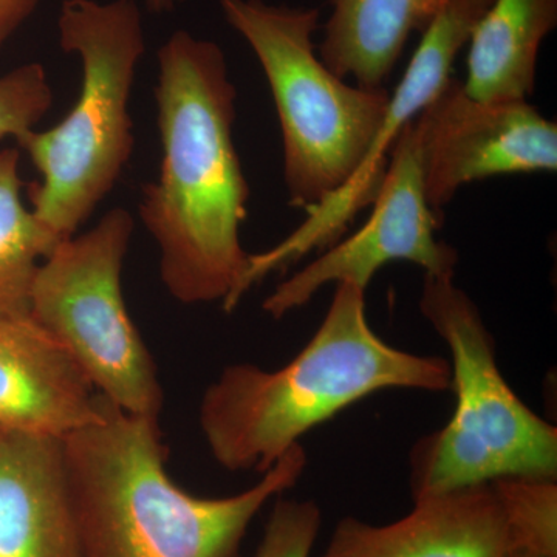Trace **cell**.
<instances>
[{"instance_id":"6da1fadb","label":"cell","mask_w":557,"mask_h":557,"mask_svg":"<svg viewBox=\"0 0 557 557\" xmlns=\"http://www.w3.org/2000/svg\"><path fill=\"white\" fill-rule=\"evenodd\" d=\"M161 166L139 218L159 245L164 288L185 306L223 302L249 255L242 247L249 186L233 139L236 87L215 42L178 30L159 50Z\"/></svg>"},{"instance_id":"7a4b0ae2","label":"cell","mask_w":557,"mask_h":557,"mask_svg":"<svg viewBox=\"0 0 557 557\" xmlns=\"http://www.w3.org/2000/svg\"><path fill=\"white\" fill-rule=\"evenodd\" d=\"M79 557H240L249 525L307 469L296 445L259 482L228 497H199L168 474L159 418L102 397L100 417L61 438Z\"/></svg>"},{"instance_id":"3957f363","label":"cell","mask_w":557,"mask_h":557,"mask_svg":"<svg viewBox=\"0 0 557 557\" xmlns=\"http://www.w3.org/2000/svg\"><path fill=\"white\" fill-rule=\"evenodd\" d=\"M387 388L450 391L449 361L387 344L370 327L366 289L338 284L321 325L292 361L276 370L239 362L209 384L199 424L215 463L263 474L311 429Z\"/></svg>"},{"instance_id":"277c9868","label":"cell","mask_w":557,"mask_h":557,"mask_svg":"<svg viewBox=\"0 0 557 557\" xmlns=\"http://www.w3.org/2000/svg\"><path fill=\"white\" fill-rule=\"evenodd\" d=\"M61 49L83 64L75 108L58 126L17 141L39 171L30 188L33 214L51 237L75 236L112 190L134 150L129 100L145 53V28L135 0H64Z\"/></svg>"},{"instance_id":"5b68a950","label":"cell","mask_w":557,"mask_h":557,"mask_svg":"<svg viewBox=\"0 0 557 557\" xmlns=\"http://www.w3.org/2000/svg\"><path fill=\"white\" fill-rule=\"evenodd\" d=\"M456 274H424L420 311L450 351L456 410L409 456L412 498L504 478L557 479V429L512 391L496 343Z\"/></svg>"},{"instance_id":"8992f818","label":"cell","mask_w":557,"mask_h":557,"mask_svg":"<svg viewBox=\"0 0 557 557\" xmlns=\"http://www.w3.org/2000/svg\"><path fill=\"white\" fill-rule=\"evenodd\" d=\"M269 79L284 139L289 203L309 211L357 174L379 137L391 94L350 86L314 51L321 11L219 0Z\"/></svg>"},{"instance_id":"52a82bcc","label":"cell","mask_w":557,"mask_h":557,"mask_svg":"<svg viewBox=\"0 0 557 557\" xmlns=\"http://www.w3.org/2000/svg\"><path fill=\"white\" fill-rule=\"evenodd\" d=\"M134 228L131 212L115 208L87 233L61 242L40 262L30 317L67 350L98 395L134 416L160 418L159 372L121 288Z\"/></svg>"},{"instance_id":"ba28073f","label":"cell","mask_w":557,"mask_h":557,"mask_svg":"<svg viewBox=\"0 0 557 557\" xmlns=\"http://www.w3.org/2000/svg\"><path fill=\"white\" fill-rule=\"evenodd\" d=\"M372 205L368 223L354 236L332 245L277 285L262 306L269 317H287L329 284L368 289L373 276L392 262L416 263L424 274L435 276L456 274L457 249L435 237L443 215L428 205L413 120L403 127L392 149L386 175Z\"/></svg>"},{"instance_id":"9c48e42d","label":"cell","mask_w":557,"mask_h":557,"mask_svg":"<svg viewBox=\"0 0 557 557\" xmlns=\"http://www.w3.org/2000/svg\"><path fill=\"white\" fill-rule=\"evenodd\" d=\"M491 3L493 0H448L445 3L438 16L421 35L420 46L405 76L391 94L379 137L357 174L330 199L309 209V219L287 239L269 251L249 255L247 270L234 289L237 299L244 298L249 289L273 271L298 262L313 249L335 245L358 212L375 201L386 175L388 157L403 127L417 119L418 113L426 108L450 78L458 53L468 46L472 30Z\"/></svg>"},{"instance_id":"30bf717a","label":"cell","mask_w":557,"mask_h":557,"mask_svg":"<svg viewBox=\"0 0 557 557\" xmlns=\"http://www.w3.org/2000/svg\"><path fill=\"white\" fill-rule=\"evenodd\" d=\"M424 194L432 211L461 186L497 175L557 171V124L528 101L485 102L450 78L416 120Z\"/></svg>"},{"instance_id":"8fae6325","label":"cell","mask_w":557,"mask_h":557,"mask_svg":"<svg viewBox=\"0 0 557 557\" xmlns=\"http://www.w3.org/2000/svg\"><path fill=\"white\" fill-rule=\"evenodd\" d=\"M102 397L30 314L0 311V432L64 438L100 417Z\"/></svg>"},{"instance_id":"7c38bea8","label":"cell","mask_w":557,"mask_h":557,"mask_svg":"<svg viewBox=\"0 0 557 557\" xmlns=\"http://www.w3.org/2000/svg\"><path fill=\"white\" fill-rule=\"evenodd\" d=\"M508 549L496 491L483 483L413 498L412 511L387 525L341 519L319 557H504Z\"/></svg>"},{"instance_id":"4fadbf2b","label":"cell","mask_w":557,"mask_h":557,"mask_svg":"<svg viewBox=\"0 0 557 557\" xmlns=\"http://www.w3.org/2000/svg\"><path fill=\"white\" fill-rule=\"evenodd\" d=\"M0 557H79L61 438L0 432Z\"/></svg>"},{"instance_id":"5bb4252c","label":"cell","mask_w":557,"mask_h":557,"mask_svg":"<svg viewBox=\"0 0 557 557\" xmlns=\"http://www.w3.org/2000/svg\"><path fill=\"white\" fill-rule=\"evenodd\" d=\"M448 0H330L319 60L362 89H384L413 32L428 30Z\"/></svg>"},{"instance_id":"9a60e30c","label":"cell","mask_w":557,"mask_h":557,"mask_svg":"<svg viewBox=\"0 0 557 557\" xmlns=\"http://www.w3.org/2000/svg\"><path fill=\"white\" fill-rule=\"evenodd\" d=\"M557 27V0H493L469 38L463 89L485 102L528 101L539 53Z\"/></svg>"},{"instance_id":"2e32d148","label":"cell","mask_w":557,"mask_h":557,"mask_svg":"<svg viewBox=\"0 0 557 557\" xmlns=\"http://www.w3.org/2000/svg\"><path fill=\"white\" fill-rule=\"evenodd\" d=\"M20 149L0 150V311L30 314L40 262L60 245L22 203Z\"/></svg>"},{"instance_id":"e0dca14e","label":"cell","mask_w":557,"mask_h":557,"mask_svg":"<svg viewBox=\"0 0 557 557\" xmlns=\"http://www.w3.org/2000/svg\"><path fill=\"white\" fill-rule=\"evenodd\" d=\"M507 525L509 549L557 557V483L504 478L491 482Z\"/></svg>"},{"instance_id":"ac0fdd59","label":"cell","mask_w":557,"mask_h":557,"mask_svg":"<svg viewBox=\"0 0 557 557\" xmlns=\"http://www.w3.org/2000/svg\"><path fill=\"white\" fill-rule=\"evenodd\" d=\"M51 104L53 90L42 64L21 65L0 76V138L20 141L36 131Z\"/></svg>"},{"instance_id":"d6986e66","label":"cell","mask_w":557,"mask_h":557,"mask_svg":"<svg viewBox=\"0 0 557 557\" xmlns=\"http://www.w3.org/2000/svg\"><path fill=\"white\" fill-rule=\"evenodd\" d=\"M321 523V508L313 500L278 498L255 557H310Z\"/></svg>"},{"instance_id":"ffe728a7","label":"cell","mask_w":557,"mask_h":557,"mask_svg":"<svg viewBox=\"0 0 557 557\" xmlns=\"http://www.w3.org/2000/svg\"><path fill=\"white\" fill-rule=\"evenodd\" d=\"M39 0H0V47L32 16Z\"/></svg>"},{"instance_id":"44dd1931","label":"cell","mask_w":557,"mask_h":557,"mask_svg":"<svg viewBox=\"0 0 557 557\" xmlns=\"http://www.w3.org/2000/svg\"><path fill=\"white\" fill-rule=\"evenodd\" d=\"M182 0H146L148 3V9L153 11V13H168V11H172Z\"/></svg>"},{"instance_id":"7402d4cb","label":"cell","mask_w":557,"mask_h":557,"mask_svg":"<svg viewBox=\"0 0 557 557\" xmlns=\"http://www.w3.org/2000/svg\"><path fill=\"white\" fill-rule=\"evenodd\" d=\"M504 557H552L539 555V553L527 552V549H508L507 555Z\"/></svg>"}]
</instances>
